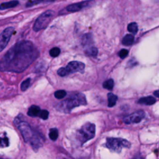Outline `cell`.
Masks as SVG:
<instances>
[{"mask_svg": "<svg viewBox=\"0 0 159 159\" xmlns=\"http://www.w3.org/2000/svg\"><path fill=\"white\" fill-rule=\"evenodd\" d=\"M128 30L131 33H132V34H136L137 32V31H138L137 24L136 22L130 23L128 25Z\"/></svg>", "mask_w": 159, "mask_h": 159, "instance_id": "obj_18", "label": "cell"}, {"mask_svg": "<svg viewBox=\"0 0 159 159\" xmlns=\"http://www.w3.org/2000/svg\"><path fill=\"white\" fill-rule=\"evenodd\" d=\"M38 52L29 41L16 44L6 53L0 62V70L21 72L25 70L38 57Z\"/></svg>", "mask_w": 159, "mask_h": 159, "instance_id": "obj_1", "label": "cell"}, {"mask_svg": "<svg viewBox=\"0 0 159 159\" xmlns=\"http://www.w3.org/2000/svg\"><path fill=\"white\" fill-rule=\"evenodd\" d=\"M98 53V48L94 47H91L85 51V54L88 56H91V57H96Z\"/></svg>", "mask_w": 159, "mask_h": 159, "instance_id": "obj_16", "label": "cell"}, {"mask_svg": "<svg viewBox=\"0 0 159 159\" xmlns=\"http://www.w3.org/2000/svg\"><path fill=\"white\" fill-rule=\"evenodd\" d=\"M131 145L130 142L124 139L109 137L106 139V147L112 152H120L123 148H130Z\"/></svg>", "mask_w": 159, "mask_h": 159, "instance_id": "obj_3", "label": "cell"}, {"mask_svg": "<svg viewBox=\"0 0 159 159\" xmlns=\"http://www.w3.org/2000/svg\"><path fill=\"white\" fill-rule=\"evenodd\" d=\"M108 106L110 108L113 107L116 104L118 100V96L111 93H108Z\"/></svg>", "mask_w": 159, "mask_h": 159, "instance_id": "obj_14", "label": "cell"}, {"mask_svg": "<svg viewBox=\"0 0 159 159\" xmlns=\"http://www.w3.org/2000/svg\"><path fill=\"white\" fill-rule=\"evenodd\" d=\"M134 35L131 34H127L123 38L122 42H123V45L129 46V45H131L134 43Z\"/></svg>", "mask_w": 159, "mask_h": 159, "instance_id": "obj_15", "label": "cell"}, {"mask_svg": "<svg viewBox=\"0 0 159 159\" xmlns=\"http://www.w3.org/2000/svg\"><path fill=\"white\" fill-rule=\"evenodd\" d=\"M13 32L14 28L13 27H9L5 29L0 34V52L3 51L7 46Z\"/></svg>", "mask_w": 159, "mask_h": 159, "instance_id": "obj_7", "label": "cell"}, {"mask_svg": "<svg viewBox=\"0 0 159 159\" xmlns=\"http://www.w3.org/2000/svg\"><path fill=\"white\" fill-rule=\"evenodd\" d=\"M30 83H31V80L30 78L26 79V80H24L21 85V89L22 91H26V90H28V88L29 87V85H30Z\"/></svg>", "mask_w": 159, "mask_h": 159, "instance_id": "obj_22", "label": "cell"}, {"mask_svg": "<svg viewBox=\"0 0 159 159\" xmlns=\"http://www.w3.org/2000/svg\"><path fill=\"white\" fill-rule=\"evenodd\" d=\"M49 54L52 57H57L60 54V49L58 47H54L51 49Z\"/></svg>", "mask_w": 159, "mask_h": 159, "instance_id": "obj_23", "label": "cell"}, {"mask_svg": "<svg viewBox=\"0 0 159 159\" xmlns=\"http://www.w3.org/2000/svg\"><path fill=\"white\" fill-rule=\"evenodd\" d=\"M84 68V64L81 62H78V61H72V62H70L68 64L66 67H64L67 75L70 74V73L77 72L83 73Z\"/></svg>", "mask_w": 159, "mask_h": 159, "instance_id": "obj_8", "label": "cell"}, {"mask_svg": "<svg viewBox=\"0 0 159 159\" xmlns=\"http://www.w3.org/2000/svg\"><path fill=\"white\" fill-rule=\"evenodd\" d=\"M0 145L7 146L8 145V139L7 138H0Z\"/></svg>", "mask_w": 159, "mask_h": 159, "instance_id": "obj_27", "label": "cell"}, {"mask_svg": "<svg viewBox=\"0 0 159 159\" xmlns=\"http://www.w3.org/2000/svg\"><path fill=\"white\" fill-rule=\"evenodd\" d=\"M43 2H44V1H41V0H34V1H29L26 3V7H31V6H35L36 5L42 3Z\"/></svg>", "mask_w": 159, "mask_h": 159, "instance_id": "obj_24", "label": "cell"}, {"mask_svg": "<svg viewBox=\"0 0 159 159\" xmlns=\"http://www.w3.org/2000/svg\"><path fill=\"white\" fill-rule=\"evenodd\" d=\"M133 159H144V158H143V157L142 156L137 155V156H136Z\"/></svg>", "mask_w": 159, "mask_h": 159, "instance_id": "obj_29", "label": "cell"}, {"mask_svg": "<svg viewBox=\"0 0 159 159\" xmlns=\"http://www.w3.org/2000/svg\"><path fill=\"white\" fill-rule=\"evenodd\" d=\"M48 136H49V138L53 141H55L58 136V129L56 128H52L51 129L50 132H49V134H48Z\"/></svg>", "mask_w": 159, "mask_h": 159, "instance_id": "obj_17", "label": "cell"}, {"mask_svg": "<svg viewBox=\"0 0 159 159\" xmlns=\"http://www.w3.org/2000/svg\"><path fill=\"white\" fill-rule=\"evenodd\" d=\"M114 87V81L113 79H109L103 83V88L109 90H113Z\"/></svg>", "mask_w": 159, "mask_h": 159, "instance_id": "obj_19", "label": "cell"}, {"mask_svg": "<svg viewBox=\"0 0 159 159\" xmlns=\"http://www.w3.org/2000/svg\"><path fill=\"white\" fill-rule=\"evenodd\" d=\"M87 103L86 97L81 93H76L70 95L67 99L60 102L58 104V109L59 111L68 113L71 110L75 107L86 105Z\"/></svg>", "mask_w": 159, "mask_h": 159, "instance_id": "obj_2", "label": "cell"}, {"mask_svg": "<svg viewBox=\"0 0 159 159\" xmlns=\"http://www.w3.org/2000/svg\"><path fill=\"white\" fill-rule=\"evenodd\" d=\"M90 3H91L90 1H84L83 2L78 3L72 4V5L68 6L66 8V9H67V11L68 12L79 11L81 9L87 7Z\"/></svg>", "mask_w": 159, "mask_h": 159, "instance_id": "obj_10", "label": "cell"}, {"mask_svg": "<svg viewBox=\"0 0 159 159\" xmlns=\"http://www.w3.org/2000/svg\"><path fill=\"white\" fill-rule=\"evenodd\" d=\"M54 16L55 12L52 10L45 11L35 21L33 27L34 31L38 32L46 28Z\"/></svg>", "mask_w": 159, "mask_h": 159, "instance_id": "obj_4", "label": "cell"}, {"mask_svg": "<svg viewBox=\"0 0 159 159\" xmlns=\"http://www.w3.org/2000/svg\"><path fill=\"white\" fill-rule=\"evenodd\" d=\"M154 94L156 97H157V98H159V90H157V91H154Z\"/></svg>", "mask_w": 159, "mask_h": 159, "instance_id": "obj_28", "label": "cell"}, {"mask_svg": "<svg viewBox=\"0 0 159 159\" xmlns=\"http://www.w3.org/2000/svg\"><path fill=\"white\" fill-rule=\"evenodd\" d=\"M156 102L155 99L152 96H147L144 97L139 99V103L140 104H145V105H152Z\"/></svg>", "mask_w": 159, "mask_h": 159, "instance_id": "obj_12", "label": "cell"}, {"mask_svg": "<svg viewBox=\"0 0 159 159\" xmlns=\"http://www.w3.org/2000/svg\"><path fill=\"white\" fill-rule=\"evenodd\" d=\"M92 42V38L90 34H84L82 38V44L83 45H87Z\"/></svg>", "mask_w": 159, "mask_h": 159, "instance_id": "obj_20", "label": "cell"}, {"mask_svg": "<svg viewBox=\"0 0 159 159\" xmlns=\"http://www.w3.org/2000/svg\"><path fill=\"white\" fill-rule=\"evenodd\" d=\"M41 111V110L39 106L32 105L29 108L28 112V114L31 117H37L39 116Z\"/></svg>", "mask_w": 159, "mask_h": 159, "instance_id": "obj_11", "label": "cell"}, {"mask_svg": "<svg viewBox=\"0 0 159 159\" xmlns=\"http://www.w3.org/2000/svg\"><path fill=\"white\" fill-rule=\"evenodd\" d=\"M128 54H129V51L128 50H126V49H122L119 52V55L121 58H126L128 56Z\"/></svg>", "mask_w": 159, "mask_h": 159, "instance_id": "obj_26", "label": "cell"}, {"mask_svg": "<svg viewBox=\"0 0 159 159\" xmlns=\"http://www.w3.org/2000/svg\"><path fill=\"white\" fill-rule=\"evenodd\" d=\"M144 117L145 113L143 111H139L125 117L124 118V122L127 124L132 123H139Z\"/></svg>", "mask_w": 159, "mask_h": 159, "instance_id": "obj_9", "label": "cell"}, {"mask_svg": "<svg viewBox=\"0 0 159 159\" xmlns=\"http://www.w3.org/2000/svg\"><path fill=\"white\" fill-rule=\"evenodd\" d=\"M15 124L21 133V135L26 142L31 141L35 135V133L32 131L30 125L25 121H21L19 118H16L15 120Z\"/></svg>", "mask_w": 159, "mask_h": 159, "instance_id": "obj_6", "label": "cell"}, {"mask_svg": "<svg viewBox=\"0 0 159 159\" xmlns=\"http://www.w3.org/2000/svg\"><path fill=\"white\" fill-rule=\"evenodd\" d=\"M18 4H19V2L18 1H11L9 2L3 3L0 5V10H5L6 9L15 8L17 6Z\"/></svg>", "mask_w": 159, "mask_h": 159, "instance_id": "obj_13", "label": "cell"}, {"mask_svg": "<svg viewBox=\"0 0 159 159\" xmlns=\"http://www.w3.org/2000/svg\"><path fill=\"white\" fill-rule=\"evenodd\" d=\"M96 128L95 125L88 123L83 125L78 131V139L83 144L86 142L92 139L95 136Z\"/></svg>", "mask_w": 159, "mask_h": 159, "instance_id": "obj_5", "label": "cell"}, {"mask_svg": "<svg viewBox=\"0 0 159 159\" xmlns=\"http://www.w3.org/2000/svg\"><path fill=\"white\" fill-rule=\"evenodd\" d=\"M48 114H49V113H48V111H47V110H41L39 117L43 120H46L48 118Z\"/></svg>", "mask_w": 159, "mask_h": 159, "instance_id": "obj_25", "label": "cell"}, {"mask_svg": "<svg viewBox=\"0 0 159 159\" xmlns=\"http://www.w3.org/2000/svg\"><path fill=\"white\" fill-rule=\"evenodd\" d=\"M66 95H67V92L63 90H58V91H55L54 93L55 97L57 99H58V100L63 99L64 97L66 96Z\"/></svg>", "mask_w": 159, "mask_h": 159, "instance_id": "obj_21", "label": "cell"}]
</instances>
